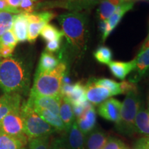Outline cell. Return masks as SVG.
<instances>
[{"mask_svg": "<svg viewBox=\"0 0 149 149\" xmlns=\"http://www.w3.org/2000/svg\"><path fill=\"white\" fill-rule=\"evenodd\" d=\"M31 64L14 56L0 61V90L4 93L28 92L31 80Z\"/></svg>", "mask_w": 149, "mask_h": 149, "instance_id": "6da1fadb", "label": "cell"}, {"mask_svg": "<svg viewBox=\"0 0 149 149\" xmlns=\"http://www.w3.org/2000/svg\"><path fill=\"white\" fill-rule=\"evenodd\" d=\"M58 21L64 36L73 51L79 54L84 53L88 39V19L80 12H70L61 15Z\"/></svg>", "mask_w": 149, "mask_h": 149, "instance_id": "7a4b0ae2", "label": "cell"}, {"mask_svg": "<svg viewBox=\"0 0 149 149\" xmlns=\"http://www.w3.org/2000/svg\"><path fill=\"white\" fill-rule=\"evenodd\" d=\"M66 69V63L61 61L51 71L36 72L30 95L54 97H61V88Z\"/></svg>", "mask_w": 149, "mask_h": 149, "instance_id": "3957f363", "label": "cell"}, {"mask_svg": "<svg viewBox=\"0 0 149 149\" xmlns=\"http://www.w3.org/2000/svg\"><path fill=\"white\" fill-rule=\"evenodd\" d=\"M140 98L137 90L130 91L122 104L120 117L116 128L120 133L130 136L135 132V120L140 109Z\"/></svg>", "mask_w": 149, "mask_h": 149, "instance_id": "277c9868", "label": "cell"}, {"mask_svg": "<svg viewBox=\"0 0 149 149\" xmlns=\"http://www.w3.org/2000/svg\"><path fill=\"white\" fill-rule=\"evenodd\" d=\"M20 112L23 118L24 132L29 140L37 137L50 136L55 131V128L35 113L27 102L22 104Z\"/></svg>", "mask_w": 149, "mask_h": 149, "instance_id": "5b68a950", "label": "cell"}, {"mask_svg": "<svg viewBox=\"0 0 149 149\" xmlns=\"http://www.w3.org/2000/svg\"><path fill=\"white\" fill-rule=\"evenodd\" d=\"M0 130L7 135L13 137L26 144L29 140L24 132V122L20 109L9 113L0 122Z\"/></svg>", "mask_w": 149, "mask_h": 149, "instance_id": "8992f818", "label": "cell"}, {"mask_svg": "<svg viewBox=\"0 0 149 149\" xmlns=\"http://www.w3.org/2000/svg\"><path fill=\"white\" fill-rule=\"evenodd\" d=\"M149 69V42L146 40L135 58V68L130 77V81L135 83L146 73Z\"/></svg>", "mask_w": 149, "mask_h": 149, "instance_id": "52a82bcc", "label": "cell"}, {"mask_svg": "<svg viewBox=\"0 0 149 149\" xmlns=\"http://www.w3.org/2000/svg\"><path fill=\"white\" fill-rule=\"evenodd\" d=\"M61 100V97H54L36 96L30 95L27 103L32 108L46 109L56 115H59Z\"/></svg>", "mask_w": 149, "mask_h": 149, "instance_id": "ba28073f", "label": "cell"}, {"mask_svg": "<svg viewBox=\"0 0 149 149\" xmlns=\"http://www.w3.org/2000/svg\"><path fill=\"white\" fill-rule=\"evenodd\" d=\"M86 97L93 105L101 104L109 97L111 93L107 88L95 84L93 79H90L85 84Z\"/></svg>", "mask_w": 149, "mask_h": 149, "instance_id": "9c48e42d", "label": "cell"}, {"mask_svg": "<svg viewBox=\"0 0 149 149\" xmlns=\"http://www.w3.org/2000/svg\"><path fill=\"white\" fill-rule=\"evenodd\" d=\"M122 103L115 98L107 99L100 104L98 113L105 120L115 123L118 122L120 117Z\"/></svg>", "mask_w": 149, "mask_h": 149, "instance_id": "30bf717a", "label": "cell"}, {"mask_svg": "<svg viewBox=\"0 0 149 149\" xmlns=\"http://www.w3.org/2000/svg\"><path fill=\"white\" fill-rule=\"evenodd\" d=\"M101 0H58L46 3L48 7H60L71 12L90 9L100 3Z\"/></svg>", "mask_w": 149, "mask_h": 149, "instance_id": "8fae6325", "label": "cell"}, {"mask_svg": "<svg viewBox=\"0 0 149 149\" xmlns=\"http://www.w3.org/2000/svg\"><path fill=\"white\" fill-rule=\"evenodd\" d=\"M21 105L22 96L19 93H4L0 97V122L11 112L19 109Z\"/></svg>", "mask_w": 149, "mask_h": 149, "instance_id": "7c38bea8", "label": "cell"}, {"mask_svg": "<svg viewBox=\"0 0 149 149\" xmlns=\"http://www.w3.org/2000/svg\"><path fill=\"white\" fill-rule=\"evenodd\" d=\"M77 127L84 135H88L94 130L96 124V112L94 107L87 110L84 114L77 118Z\"/></svg>", "mask_w": 149, "mask_h": 149, "instance_id": "4fadbf2b", "label": "cell"}, {"mask_svg": "<svg viewBox=\"0 0 149 149\" xmlns=\"http://www.w3.org/2000/svg\"><path fill=\"white\" fill-rule=\"evenodd\" d=\"M66 132V139L70 149H86L85 136L80 131L75 122Z\"/></svg>", "mask_w": 149, "mask_h": 149, "instance_id": "5bb4252c", "label": "cell"}, {"mask_svg": "<svg viewBox=\"0 0 149 149\" xmlns=\"http://www.w3.org/2000/svg\"><path fill=\"white\" fill-rule=\"evenodd\" d=\"M108 66L115 77L124 79L135 68V58L130 61H111Z\"/></svg>", "mask_w": 149, "mask_h": 149, "instance_id": "9a60e30c", "label": "cell"}, {"mask_svg": "<svg viewBox=\"0 0 149 149\" xmlns=\"http://www.w3.org/2000/svg\"><path fill=\"white\" fill-rule=\"evenodd\" d=\"M29 24V22L23 13L17 14L15 17L12 31L18 42L27 41Z\"/></svg>", "mask_w": 149, "mask_h": 149, "instance_id": "2e32d148", "label": "cell"}, {"mask_svg": "<svg viewBox=\"0 0 149 149\" xmlns=\"http://www.w3.org/2000/svg\"><path fill=\"white\" fill-rule=\"evenodd\" d=\"M109 139V136L102 130H93L86 138V149H102Z\"/></svg>", "mask_w": 149, "mask_h": 149, "instance_id": "e0dca14e", "label": "cell"}, {"mask_svg": "<svg viewBox=\"0 0 149 149\" xmlns=\"http://www.w3.org/2000/svg\"><path fill=\"white\" fill-rule=\"evenodd\" d=\"M33 109L39 116L42 117L43 120L50 124L53 128H55V130L66 131V126L59 115H56L46 109H39V108H33Z\"/></svg>", "mask_w": 149, "mask_h": 149, "instance_id": "ac0fdd59", "label": "cell"}, {"mask_svg": "<svg viewBox=\"0 0 149 149\" xmlns=\"http://www.w3.org/2000/svg\"><path fill=\"white\" fill-rule=\"evenodd\" d=\"M59 115L64 122L67 131L74 122V115L72 104L68 99L64 97H61Z\"/></svg>", "mask_w": 149, "mask_h": 149, "instance_id": "d6986e66", "label": "cell"}, {"mask_svg": "<svg viewBox=\"0 0 149 149\" xmlns=\"http://www.w3.org/2000/svg\"><path fill=\"white\" fill-rule=\"evenodd\" d=\"M134 1H122L120 5L117 6L116 10L113 14L112 15L109 19V22L110 29L111 32L115 29V27L118 25L122 19L123 16L125 15L128 11L131 10L133 8Z\"/></svg>", "mask_w": 149, "mask_h": 149, "instance_id": "ffe728a7", "label": "cell"}, {"mask_svg": "<svg viewBox=\"0 0 149 149\" xmlns=\"http://www.w3.org/2000/svg\"><path fill=\"white\" fill-rule=\"evenodd\" d=\"M59 63L60 61L59 58L56 57L53 53L45 51L43 52L41 55L37 72H44L51 71L58 66Z\"/></svg>", "mask_w": 149, "mask_h": 149, "instance_id": "44dd1931", "label": "cell"}, {"mask_svg": "<svg viewBox=\"0 0 149 149\" xmlns=\"http://www.w3.org/2000/svg\"><path fill=\"white\" fill-rule=\"evenodd\" d=\"M135 132L144 136H149L148 110L139 109L135 120Z\"/></svg>", "mask_w": 149, "mask_h": 149, "instance_id": "7402d4cb", "label": "cell"}, {"mask_svg": "<svg viewBox=\"0 0 149 149\" xmlns=\"http://www.w3.org/2000/svg\"><path fill=\"white\" fill-rule=\"evenodd\" d=\"M122 1L121 0H101L97 13L102 21H106L111 17Z\"/></svg>", "mask_w": 149, "mask_h": 149, "instance_id": "603a6c76", "label": "cell"}, {"mask_svg": "<svg viewBox=\"0 0 149 149\" xmlns=\"http://www.w3.org/2000/svg\"><path fill=\"white\" fill-rule=\"evenodd\" d=\"M66 98L68 99L72 105H77L84 103L86 101H87L86 97L85 84H84L81 81H78L74 84L70 95Z\"/></svg>", "mask_w": 149, "mask_h": 149, "instance_id": "cb8c5ba5", "label": "cell"}, {"mask_svg": "<svg viewBox=\"0 0 149 149\" xmlns=\"http://www.w3.org/2000/svg\"><path fill=\"white\" fill-rule=\"evenodd\" d=\"M25 144L19 139L7 135L0 130V149H22Z\"/></svg>", "mask_w": 149, "mask_h": 149, "instance_id": "d4e9b609", "label": "cell"}, {"mask_svg": "<svg viewBox=\"0 0 149 149\" xmlns=\"http://www.w3.org/2000/svg\"><path fill=\"white\" fill-rule=\"evenodd\" d=\"M40 34L42 38L47 42H52L58 39H62L64 36L62 31H59L55 26L49 24H46L42 28Z\"/></svg>", "mask_w": 149, "mask_h": 149, "instance_id": "484cf974", "label": "cell"}, {"mask_svg": "<svg viewBox=\"0 0 149 149\" xmlns=\"http://www.w3.org/2000/svg\"><path fill=\"white\" fill-rule=\"evenodd\" d=\"M23 13L25 15L29 23H40L44 22L48 24V22L55 18V13L50 11H44L41 13Z\"/></svg>", "mask_w": 149, "mask_h": 149, "instance_id": "4316f807", "label": "cell"}, {"mask_svg": "<svg viewBox=\"0 0 149 149\" xmlns=\"http://www.w3.org/2000/svg\"><path fill=\"white\" fill-rule=\"evenodd\" d=\"M93 80L95 84L107 88L111 92L112 96L122 94L120 83L116 82L114 80L107 79V78H101V79L93 78Z\"/></svg>", "mask_w": 149, "mask_h": 149, "instance_id": "83f0119b", "label": "cell"}, {"mask_svg": "<svg viewBox=\"0 0 149 149\" xmlns=\"http://www.w3.org/2000/svg\"><path fill=\"white\" fill-rule=\"evenodd\" d=\"M16 15L6 11H0V37L6 32L12 30Z\"/></svg>", "mask_w": 149, "mask_h": 149, "instance_id": "f1b7e54d", "label": "cell"}, {"mask_svg": "<svg viewBox=\"0 0 149 149\" xmlns=\"http://www.w3.org/2000/svg\"><path fill=\"white\" fill-rule=\"evenodd\" d=\"M93 55L97 61L103 64H109L113 57L112 51L107 46H100L94 52Z\"/></svg>", "mask_w": 149, "mask_h": 149, "instance_id": "f546056e", "label": "cell"}, {"mask_svg": "<svg viewBox=\"0 0 149 149\" xmlns=\"http://www.w3.org/2000/svg\"><path fill=\"white\" fill-rule=\"evenodd\" d=\"M44 22L40 23H29L28 28V37L27 40L30 43H34L37 40V37L40 34L42 28L46 25Z\"/></svg>", "mask_w": 149, "mask_h": 149, "instance_id": "4dcf8cb0", "label": "cell"}, {"mask_svg": "<svg viewBox=\"0 0 149 149\" xmlns=\"http://www.w3.org/2000/svg\"><path fill=\"white\" fill-rule=\"evenodd\" d=\"M29 141V149H50L49 136L37 137Z\"/></svg>", "mask_w": 149, "mask_h": 149, "instance_id": "1f68e13d", "label": "cell"}, {"mask_svg": "<svg viewBox=\"0 0 149 149\" xmlns=\"http://www.w3.org/2000/svg\"><path fill=\"white\" fill-rule=\"evenodd\" d=\"M102 149H129L120 139L109 137L105 146Z\"/></svg>", "mask_w": 149, "mask_h": 149, "instance_id": "d6a6232c", "label": "cell"}, {"mask_svg": "<svg viewBox=\"0 0 149 149\" xmlns=\"http://www.w3.org/2000/svg\"><path fill=\"white\" fill-rule=\"evenodd\" d=\"M17 40L13 33L12 30L6 32L2 36L0 37V43L4 44V45L9 46L12 48H15L17 44Z\"/></svg>", "mask_w": 149, "mask_h": 149, "instance_id": "836d02e7", "label": "cell"}, {"mask_svg": "<svg viewBox=\"0 0 149 149\" xmlns=\"http://www.w3.org/2000/svg\"><path fill=\"white\" fill-rule=\"evenodd\" d=\"M35 3L33 0H22L18 10L19 13H31L35 10Z\"/></svg>", "mask_w": 149, "mask_h": 149, "instance_id": "e575fe53", "label": "cell"}, {"mask_svg": "<svg viewBox=\"0 0 149 149\" xmlns=\"http://www.w3.org/2000/svg\"><path fill=\"white\" fill-rule=\"evenodd\" d=\"M50 149H70L65 137L56 138L50 145Z\"/></svg>", "mask_w": 149, "mask_h": 149, "instance_id": "d590c367", "label": "cell"}, {"mask_svg": "<svg viewBox=\"0 0 149 149\" xmlns=\"http://www.w3.org/2000/svg\"><path fill=\"white\" fill-rule=\"evenodd\" d=\"M99 29H100V31L102 34V42H105V40H107V38L110 35V33H111L108 20L101 21V22L100 23V25H99Z\"/></svg>", "mask_w": 149, "mask_h": 149, "instance_id": "8d00e7d4", "label": "cell"}, {"mask_svg": "<svg viewBox=\"0 0 149 149\" xmlns=\"http://www.w3.org/2000/svg\"><path fill=\"white\" fill-rule=\"evenodd\" d=\"M120 88L122 94H126L130 91L137 90L135 83L131 82L130 81H126V80H124L120 83Z\"/></svg>", "mask_w": 149, "mask_h": 149, "instance_id": "74e56055", "label": "cell"}, {"mask_svg": "<svg viewBox=\"0 0 149 149\" xmlns=\"http://www.w3.org/2000/svg\"><path fill=\"white\" fill-rule=\"evenodd\" d=\"M61 39L55 40L52 42H47L46 46V51L49 52V53H55L58 51L61 48Z\"/></svg>", "mask_w": 149, "mask_h": 149, "instance_id": "f35d334b", "label": "cell"}, {"mask_svg": "<svg viewBox=\"0 0 149 149\" xmlns=\"http://www.w3.org/2000/svg\"><path fill=\"white\" fill-rule=\"evenodd\" d=\"M14 48L10 47L9 46L4 45L0 43V56L3 58H8L12 56L14 51Z\"/></svg>", "mask_w": 149, "mask_h": 149, "instance_id": "ab89813d", "label": "cell"}, {"mask_svg": "<svg viewBox=\"0 0 149 149\" xmlns=\"http://www.w3.org/2000/svg\"><path fill=\"white\" fill-rule=\"evenodd\" d=\"M135 149H149V136H145L137 141Z\"/></svg>", "mask_w": 149, "mask_h": 149, "instance_id": "60d3db41", "label": "cell"}, {"mask_svg": "<svg viewBox=\"0 0 149 149\" xmlns=\"http://www.w3.org/2000/svg\"><path fill=\"white\" fill-rule=\"evenodd\" d=\"M0 11H6V12H10L14 14L20 13L18 10L14 9L8 4L7 0H0Z\"/></svg>", "mask_w": 149, "mask_h": 149, "instance_id": "b9f144b4", "label": "cell"}, {"mask_svg": "<svg viewBox=\"0 0 149 149\" xmlns=\"http://www.w3.org/2000/svg\"><path fill=\"white\" fill-rule=\"evenodd\" d=\"M8 4L12 8L14 9H16V10H18L19 6L20 3H21L22 0H7Z\"/></svg>", "mask_w": 149, "mask_h": 149, "instance_id": "7bdbcfd3", "label": "cell"}, {"mask_svg": "<svg viewBox=\"0 0 149 149\" xmlns=\"http://www.w3.org/2000/svg\"><path fill=\"white\" fill-rule=\"evenodd\" d=\"M122 1H133V0H121Z\"/></svg>", "mask_w": 149, "mask_h": 149, "instance_id": "ee69618b", "label": "cell"}, {"mask_svg": "<svg viewBox=\"0 0 149 149\" xmlns=\"http://www.w3.org/2000/svg\"><path fill=\"white\" fill-rule=\"evenodd\" d=\"M148 40V42H149V35H148V38H147V40Z\"/></svg>", "mask_w": 149, "mask_h": 149, "instance_id": "f6af8a7d", "label": "cell"}, {"mask_svg": "<svg viewBox=\"0 0 149 149\" xmlns=\"http://www.w3.org/2000/svg\"><path fill=\"white\" fill-rule=\"evenodd\" d=\"M148 107H149V95H148Z\"/></svg>", "mask_w": 149, "mask_h": 149, "instance_id": "bcb514c9", "label": "cell"}, {"mask_svg": "<svg viewBox=\"0 0 149 149\" xmlns=\"http://www.w3.org/2000/svg\"><path fill=\"white\" fill-rule=\"evenodd\" d=\"M148 121H149V110H148Z\"/></svg>", "mask_w": 149, "mask_h": 149, "instance_id": "7dc6e473", "label": "cell"}, {"mask_svg": "<svg viewBox=\"0 0 149 149\" xmlns=\"http://www.w3.org/2000/svg\"><path fill=\"white\" fill-rule=\"evenodd\" d=\"M22 149H26V148H22Z\"/></svg>", "mask_w": 149, "mask_h": 149, "instance_id": "c3c4849f", "label": "cell"}, {"mask_svg": "<svg viewBox=\"0 0 149 149\" xmlns=\"http://www.w3.org/2000/svg\"><path fill=\"white\" fill-rule=\"evenodd\" d=\"M33 1H37V0H33Z\"/></svg>", "mask_w": 149, "mask_h": 149, "instance_id": "681fc988", "label": "cell"}, {"mask_svg": "<svg viewBox=\"0 0 149 149\" xmlns=\"http://www.w3.org/2000/svg\"><path fill=\"white\" fill-rule=\"evenodd\" d=\"M147 72H149V69H148V71H147Z\"/></svg>", "mask_w": 149, "mask_h": 149, "instance_id": "f907efd6", "label": "cell"}, {"mask_svg": "<svg viewBox=\"0 0 149 149\" xmlns=\"http://www.w3.org/2000/svg\"></svg>", "mask_w": 149, "mask_h": 149, "instance_id": "816d5d0a", "label": "cell"}]
</instances>
